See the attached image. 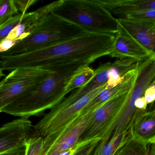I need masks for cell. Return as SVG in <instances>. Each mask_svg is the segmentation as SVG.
<instances>
[{"label":"cell","instance_id":"obj_29","mask_svg":"<svg viewBox=\"0 0 155 155\" xmlns=\"http://www.w3.org/2000/svg\"><path fill=\"white\" fill-rule=\"evenodd\" d=\"M150 105H152V106H151V108H150V109L149 110H155V101L154 103L150 104Z\"/></svg>","mask_w":155,"mask_h":155},{"label":"cell","instance_id":"obj_5","mask_svg":"<svg viewBox=\"0 0 155 155\" xmlns=\"http://www.w3.org/2000/svg\"><path fill=\"white\" fill-rule=\"evenodd\" d=\"M56 66L20 68L11 71L0 83V109L38 86L54 72Z\"/></svg>","mask_w":155,"mask_h":155},{"label":"cell","instance_id":"obj_22","mask_svg":"<svg viewBox=\"0 0 155 155\" xmlns=\"http://www.w3.org/2000/svg\"><path fill=\"white\" fill-rule=\"evenodd\" d=\"M144 97L148 105H150L155 101V81L148 87L144 94Z\"/></svg>","mask_w":155,"mask_h":155},{"label":"cell","instance_id":"obj_4","mask_svg":"<svg viewBox=\"0 0 155 155\" xmlns=\"http://www.w3.org/2000/svg\"><path fill=\"white\" fill-rule=\"evenodd\" d=\"M87 31L51 14L41 20L28 35L1 57L15 56L42 49L78 38Z\"/></svg>","mask_w":155,"mask_h":155},{"label":"cell","instance_id":"obj_25","mask_svg":"<svg viewBox=\"0 0 155 155\" xmlns=\"http://www.w3.org/2000/svg\"><path fill=\"white\" fill-rule=\"evenodd\" d=\"M135 107L139 110L146 111L147 110L148 104L144 96L139 98L135 101Z\"/></svg>","mask_w":155,"mask_h":155},{"label":"cell","instance_id":"obj_2","mask_svg":"<svg viewBox=\"0 0 155 155\" xmlns=\"http://www.w3.org/2000/svg\"><path fill=\"white\" fill-rule=\"evenodd\" d=\"M86 66L89 65L81 61L57 65L54 72L38 86L0 109V111L15 117L29 118L52 109L65 98L66 87L71 78Z\"/></svg>","mask_w":155,"mask_h":155},{"label":"cell","instance_id":"obj_30","mask_svg":"<svg viewBox=\"0 0 155 155\" xmlns=\"http://www.w3.org/2000/svg\"><path fill=\"white\" fill-rule=\"evenodd\" d=\"M153 143H155V137L150 141V144H153Z\"/></svg>","mask_w":155,"mask_h":155},{"label":"cell","instance_id":"obj_1","mask_svg":"<svg viewBox=\"0 0 155 155\" xmlns=\"http://www.w3.org/2000/svg\"><path fill=\"white\" fill-rule=\"evenodd\" d=\"M116 34L86 32L81 36L54 46L15 56L1 57V71L25 67H49L74 61L90 65L109 56Z\"/></svg>","mask_w":155,"mask_h":155},{"label":"cell","instance_id":"obj_26","mask_svg":"<svg viewBox=\"0 0 155 155\" xmlns=\"http://www.w3.org/2000/svg\"><path fill=\"white\" fill-rule=\"evenodd\" d=\"M0 155H25V148L21 149L8 153L0 154Z\"/></svg>","mask_w":155,"mask_h":155},{"label":"cell","instance_id":"obj_24","mask_svg":"<svg viewBox=\"0 0 155 155\" xmlns=\"http://www.w3.org/2000/svg\"><path fill=\"white\" fill-rule=\"evenodd\" d=\"M19 40H12L6 38L2 41H0V52L1 53L6 52L13 48Z\"/></svg>","mask_w":155,"mask_h":155},{"label":"cell","instance_id":"obj_8","mask_svg":"<svg viewBox=\"0 0 155 155\" xmlns=\"http://www.w3.org/2000/svg\"><path fill=\"white\" fill-rule=\"evenodd\" d=\"M129 91L111 99L92 111L81 141L95 139L101 140V137L125 104Z\"/></svg>","mask_w":155,"mask_h":155},{"label":"cell","instance_id":"obj_17","mask_svg":"<svg viewBox=\"0 0 155 155\" xmlns=\"http://www.w3.org/2000/svg\"><path fill=\"white\" fill-rule=\"evenodd\" d=\"M19 13L15 0H0V25Z\"/></svg>","mask_w":155,"mask_h":155},{"label":"cell","instance_id":"obj_16","mask_svg":"<svg viewBox=\"0 0 155 155\" xmlns=\"http://www.w3.org/2000/svg\"><path fill=\"white\" fill-rule=\"evenodd\" d=\"M149 144L130 138L116 155H149Z\"/></svg>","mask_w":155,"mask_h":155},{"label":"cell","instance_id":"obj_23","mask_svg":"<svg viewBox=\"0 0 155 155\" xmlns=\"http://www.w3.org/2000/svg\"><path fill=\"white\" fill-rule=\"evenodd\" d=\"M37 2L36 0H15V4L21 13H26L28 9Z\"/></svg>","mask_w":155,"mask_h":155},{"label":"cell","instance_id":"obj_14","mask_svg":"<svg viewBox=\"0 0 155 155\" xmlns=\"http://www.w3.org/2000/svg\"><path fill=\"white\" fill-rule=\"evenodd\" d=\"M95 70L89 66H84L79 70L68 83L66 87V94L87 85L93 78Z\"/></svg>","mask_w":155,"mask_h":155},{"label":"cell","instance_id":"obj_9","mask_svg":"<svg viewBox=\"0 0 155 155\" xmlns=\"http://www.w3.org/2000/svg\"><path fill=\"white\" fill-rule=\"evenodd\" d=\"M40 136L29 118L20 117L0 128V154L25 148L28 140Z\"/></svg>","mask_w":155,"mask_h":155},{"label":"cell","instance_id":"obj_28","mask_svg":"<svg viewBox=\"0 0 155 155\" xmlns=\"http://www.w3.org/2000/svg\"><path fill=\"white\" fill-rule=\"evenodd\" d=\"M101 142V141H100ZM100 142L98 146L96 147V149L93 152L92 155H99L100 152L101 148V142Z\"/></svg>","mask_w":155,"mask_h":155},{"label":"cell","instance_id":"obj_27","mask_svg":"<svg viewBox=\"0 0 155 155\" xmlns=\"http://www.w3.org/2000/svg\"><path fill=\"white\" fill-rule=\"evenodd\" d=\"M150 144V146L149 150V155H155V143Z\"/></svg>","mask_w":155,"mask_h":155},{"label":"cell","instance_id":"obj_6","mask_svg":"<svg viewBox=\"0 0 155 155\" xmlns=\"http://www.w3.org/2000/svg\"><path fill=\"white\" fill-rule=\"evenodd\" d=\"M104 84L92 91L79 100L63 108L51 109L35 125L40 136L48 137L69 124L81 114L88 104L106 89Z\"/></svg>","mask_w":155,"mask_h":155},{"label":"cell","instance_id":"obj_13","mask_svg":"<svg viewBox=\"0 0 155 155\" xmlns=\"http://www.w3.org/2000/svg\"><path fill=\"white\" fill-rule=\"evenodd\" d=\"M117 19L130 12L155 10V0H96Z\"/></svg>","mask_w":155,"mask_h":155},{"label":"cell","instance_id":"obj_18","mask_svg":"<svg viewBox=\"0 0 155 155\" xmlns=\"http://www.w3.org/2000/svg\"><path fill=\"white\" fill-rule=\"evenodd\" d=\"M24 14L19 13L0 25V41L6 39L12 31L22 22Z\"/></svg>","mask_w":155,"mask_h":155},{"label":"cell","instance_id":"obj_10","mask_svg":"<svg viewBox=\"0 0 155 155\" xmlns=\"http://www.w3.org/2000/svg\"><path fill=\"white\" fill-rule=\"evenodd\" d=\"M117 21L118 32L136 41L155 57V21L126 18Z\"/></svg>","mask_w":155,"mask_h":155},{"label":"cell","instance_id":"obj_15","mask_svg":"<svg viewBox=\"0 0 155 155\" xmlns=\"http://www.w3.org/2000/svg\"><path fill=\"white\" fill-rule=\"evenodd\" d=\"M130 138L129 133L112 138L107 142L101 141L99 155H116L119 150Z\"/></svg>","mask_w":155,"mask_h":155},{"label":"cell","instance_id":"obj_20","mask_svg":"<svg viewBox=\"0 0 155 155\" xmlns=\"http://www.w3.org/2000/svg\"><path fill=\"white\" fill-rule=\"evenodd\" d=\"M120 18L143 21H155V10H148L127 13Z\"/></svg>","mask_w":155,"mask_h":155},{"label":"cell","instance_id":"obj_21","mask_svg":"<svg viewBox=\"0 0 155 155\" xmlns=\"http://www.w3.org/2000/svg\"><path fill=\"white\" fill-rule=\"evenodd\" d=\"M101 141L100 139L85 140L74 155H92Z\"/></svg>","mask_w":155,"mask_h":155},{"label":"cell","instance_id":"obj_11","mask_svg":"<svg viewBox=\"0 0 155 155\" xmlns=\"http://www.w3.org/2000/svg\"><path fill=\"white\" fill-rule=\"evenodd\" d=\"M109 56L119 59L129 58L141 61L151 56L136 41L118 32L116 34L113 48Z\"/></svg>","mask_w":155,"mask_h":155},{"label":"cell","instance_id":"obj_7","mask_svg":"<svg viewBox=\"0 0 155 155\" xmlns=\"http://www.w3.org/2000/svg\"><path fill=\"white\" fill-rule=\"evenodd\" d=\"M91 113H82L56 133L44 137L42 155H60L78 145L87 126Z\"/></svg>","mask_w":155,"mask_h":155},{"label":"cell","instance_id":"obj_19","mask_svg":"<svg viewBox=\"0 0 155 155\" xmlns=\"http://www.w3.org/2000/svg\"><path fill=\"white\" fill-rule=\"evenodd\" d=\"M44 137L37 136L30 139L25 147V155H42Z\"/></svg>","mask_w":155,"mask_h":155},{"label":"cell","instance_id":"obj_3","mask_svg":"<svg viewBox=\"0 0 155 155\" xmlns=\"http://www.w3.org/2000/svg\"><path fill=\"white\" fill-rule=\"evenodd\" d=\"M51 14L91 33L116 34L117 19L96 0H62Z\"/></svg>","mask_w":155,"mask_h":155},{"label":"cell","instance_id":"obj_12","mask_svg":"<svg viewBox=\"0 0 155 155\" xmlns=\"http://www.w3.org/2000/svg\"><path fill=\"white\" fill-rule=\"evenodd\" d=\"M130 138L150 144L155 137V110H147L135 119L129 131Z\"/></svg>","mask_w":155,"mask_h":155}]
</instances>
